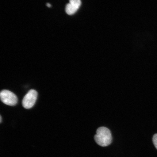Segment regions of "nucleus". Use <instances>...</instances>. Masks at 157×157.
<instances>
[{
  "label": "nucleus",
  "instance_id": "3",
  "mask_svg": "<svg viewBox=\"0 0 157 157\" xmlns=\"http://www.w3.org/2000/svg\"><path fill=\"white\" fill-rule=\"evenodd\" d=\"M38 97V93L36 90H31L25 96L22 100V105L27 109L32 108L34 105Z\"/></svg>",
  "mask_w": 157,
  "mask_h": 157
},
{
  "label": "nucleus",
  "instance_id": "6",
  "mask_svg": "<svg viewBox=\"0 0 157 157\" xmlns=\"http://www.w3.org/2000/svg\"><path fill=\"white\" fill-rule=\"evenodd\" d=\"M46 5L47 6H48V7H51V5L50 4V3H47Z\"/></svg>",
  "mask_w": 157,
  "mask_h": 157
},
{
  "label": "nucleus",
  "instance_id": "7",
  "mask_svg": "<svg viewBox=\"0 0 157 157\" xmlns=\"http://www.w3.org/2000/svg\"><path fill=\"white\" fill-rule=\"evenodd\" d=\"M0 117H1V121H0V122H1V123L2 122V120L1 116H0Z\"/></svg>",
  "mask_w": 157,
  "mask_h": 157
},
{
  "label": "nucleus",
  "instance_id": "1",
  "mask_svg": "<svg viewBox=\"0 0 157 157\" xmlns=\"http://www.w3.org/2000/svg\"><path fill=\"white\" fill-rule=\"evenodd\" d=\"M95 142L99 146L105 147L109 146L112 141L110 131L105 127H101L97 129V134L94 136Z\"/></svg>",
  "mask_w": 157,
  "mask_h": 157
},
{
  "label": "nucleus",
  "instance_id": "5",
  "mask_svg": "<svg viewBox=\"0 0 157 157\" xmlns=\"http://www.w3.org/2000/svg\"><path fill=\"white\" fill-rule=\"evenodd\" d=\"M153 143L157 150V133L155 134L152 138Z\"/></svg>",
  "mask_w": 157,
  "mask_h": 157
},
{
  "label": "nucleus",
  "instance_id": "2",
  "mask_svg": "<svg viewBox=\"0 0 157 157\" xmlns=\"http://www.w3.org/2000/svg\"><path fill=\"white\" fill-rule=\"evenodd\" d=\"M0 97L2 101L6 105L14 106L17 102V96L9 90H2L0 93Z\"/></svg>",
  "mask_w": 157,
  "mask_h": 157
},
{
  "label": "nucleus",
  "instance_id": "4",
  "mask_svg": "<svg viewBox=\"0 0 157 157\" xmlns=\"http://www.w3.org/2000/svg\"><path fill=\"white\" fill-rule=\"evenodd\" d=\"M81 5V0H70L69 3L66 5L65 11L69 15L75 13Z\"/></svg>",
  "mask_w": 157,
  "mask_h": 157
}]
</instances>
